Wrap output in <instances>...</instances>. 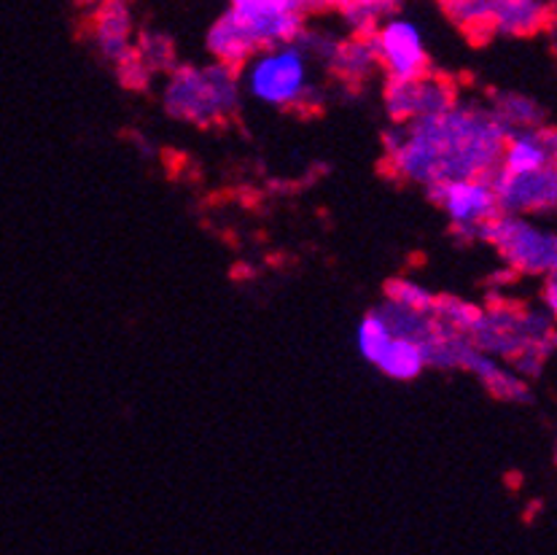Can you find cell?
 Segmentation results:
<instances>
[{"instance_id": "6da1fadb", "label": "cell", "mask_w": 557, "mask_h": 555, "mask_svg": "<svg viewBox=\"0 0 557 555\" xmlns=\"http://www.w3.org/2000/svg\"><path fill=\"white\" fill-rule=\"evenodd\" d=\"M507 135L491 106L458 100L434 116L394 122L383 135V151L396 178L425 189L450 178H491L502 162Z\"/></svg>"}, {"instance_id": "4316f807", "label": "cell", "mask_w": 557, "mask_h": 555, "mask_svg": "<svg viewBox=\"0 0 557 555\" xmlns=\"http://www.w3.org/2000/svg\"><path fill=\"white\" fill-rule=\"evenodd\" d=\"M553 350H557V330H555V334H553Z\"/></svg>"}, {"instance_id": "e0dca14e", "label": "cell", "mask_w": 557, "mask_h": 555, "mask_svg": "<svg viewBox=\"0 0 557 555\" xmlns=\"http://www.w3.org/2000/svg\"><path fill=\"white\" fill-rule=\"evenodd\" d=\"M334 73H337L343 82L348 84H363L380 71L377 49H374V41L367 36H348L339 38L337 49H334L329 65Z\"/></svg>"}, {"instance_id": "484cf974", "label": "cell", "mask_w": 557, "mask_h": 555, "mask_svg": "<svg viewBox=\"0 0 557 555\" xmlns=\"http://www.w3.org/2000/svg\"><path fill=\"white\" fill-rule=\"evenodd\" d=\"M307 9H312V5H326V0H305Z\"/></svg>"}, {"instance_id": "30bf717a", "label": "cell", "mask_w": 557, "mask_h": 555, "mask_svg": "<svg viewBox=\"0 0 557 555\" xmlns=\"http://www.w3.org/2000/svg\"><path fill=\"white\" fill-rule=\"evenodd\" d=\"M230 9L251 36L256 52L294 41L305 27V0H230Z\"/></svg>"}, {"instance_id": "5b68a950", "label": "cell", "mask_w": 557, "mask_h": 555, "mask_svg": "<svg viewBox=\"0 0 557 555\" xmlns=\"http://www.w3.org/2000/svg\"><path fill=\"white\" fill-rule=\"evenodd\" d=\"M482 243L502 257L515 275L547 278L557 270V232L520 213H498L482 230Z\"/></svg>"}, {"instance_id": "ffe728a7", "label": "cell", "mask_w": 557, "mask_h": 555, "mask_svg": "<svg viewBox=\"0 0 557 555\" xmlns=\"http://www.w3.org/2000/svg\"><path fill=\"white\" fill-rule=\"evenodd\" d=\"M385 299L399 308L414 310V313H434L436 292H431L425 283L414 281V278H391L385 283Z\"/></svg>"}, {"instance_id": "cb8c5ba5", "label": "cell", "mask_w": 557, "mask_h": 555, "mask_svg": "<svg viewBox=\"0 0 557 555\" xmlns=\"http://www.w3.org/2000/svg\"><path fill=\"white\" fill-rule=\"evenodd\" d=\"M542 305L549 316H553L555 326H557V273L544 278L542 286Z\"/></svg>"}, {"instance_id": "7c38bea8", "label": "cell", "mask_w": 557, "mask_h": 555, "mask_svg": "<svg viewBox=\"0 0 557 555\" xmlns=\"http://www.w3.org/2000/svg\"><path fill=\"white\" fill-rule=\"evenodd\" d=\"M92 44L102 62L119 67L135 54V16L124 0L100 3L92 20Z\"/></svg>"}, {"instance_id": "277c9868", "label": "cell", "mask_w": 557, "mask_h": 555, "mask_svg": "<svg viewBox=\"0 0 557 555\" xmlns=\"http://www.w3.org/2000/svg\"><path fill=\"white\" fill-rule=\"evenodd\" d=\"M159 100L170 119L195 124V127H213L240 111V76L235 67L215 60L205 65L178 62L173 71L164 73Z\"/></svg>"}, {"instance_id": "5bb4252c", "label": "cell", "mask_w": 557, "mask_h": 555, "mask_svg": "<svg viewBox=\"0 0 557 555\" xmlns=\"http://www.w3.org/2000/svg\"><path fill=\"white\" fill-rule=\"evenodd\" d=\"M463 372L474 375L476 381L485 386V391L491 396L502 402H528L531 399V383L528 378H522L509 361L498 359V356L485 354L482 348H471L469 356L463 361Z\"/></svg>"}, {"instance_id": "f546056e", "label": "cell", "mask_w": 557, "mask_h": 555, "mask_svg": "<svg viewBox=\"0 0 557 555\" xmlns=\"http://www.w3.org/2000/svg\"><path fill=\"white\" fill-rule=\"evenodd\" d=\"M555 273H557V270H555Z\"/></svg>"}, {"instance_id": "603a6c76", "label": "cell", "mask_w": 557, "mask_h": 555, "mask_svg": "<svg viewBox=\"0 0 557 555\" xmlns=\"http://www.w3.org/2000/svg\"><path fill=\"white\" fill-rule=\"evenodd\" d=\"M482 313V305L471 303V299L456 297V294H436L434 316L442 321V324L453 326V330L469 334L471 326L476 324Z\"/></svg>"}, {"instance_id": "44dd1931", "label": "cell", "mask_w": 557, "mask_h": 555, "mask_svg": "<svg viewBox=\"0 0 557 555\" xmlns=\"http://www.w3.org/2000/svg\"><path fill=\"white\" fill-rule=\"evenodd\" d=\"M339 11V20H343L345 30L350 36H367L372 38L374 30L383 25V20L388 16L391 9H385L377 0H350Z\"/></svg>"}, {"instance_id": "ba28073f", "label": "cell", "mask_w": 557, "mask_h": 555, "mask_svg": "<svg viewBox=\"0 0 557 555\" xmlns=\"http://www.w3.org/2000/svg\"><path fill=\"white\" fill-rule=\"evenodd\" d=\"M372 41L385 78H414L431 71L429 38L414 16L388 11Z\"/></svg>"}, {"instance_id": "8fae6325", "label": "cell", "mask_w": 557, "mask_h": 555, "mask_svg": "<svg viewBox=\"0 0 557 555\" xmlns=\"http://www.w3.org/2000/svg\"><path fill=\"white\" fill-rule=\"evenodd\" d=\"M491 181L496 186L498 208L504 213H520V217L557 213V165L528 170V173L496 170Z\"/></svg>"}, {"instance_id": "d4e9b609", "label": "cell", "mask_w": 557, "mask_h": 555, "mask_svg": "<svg viewBox=\"0 0 557 555\" xmlns=\"http://www.w3.org/2000/svg\"><path fill=\"white\" fill-rule=\"evenodd\" d=\"M377 3H383V5H385V9H391V11H394V9H396V5H399V3H401V0H377Z\"/></svg>"}, {"instance_id": "8992f818", "label": "cell", "mask_w": 557, "mask_h": 555, "mask_svg": "<svg viewBox=\"0 0 557 555\" xmlns=\"http://www.w3.org/2000/svg\"><path fill=\"white\" fill-rule=\"evenodd\" d=\"M356 348L367 365L391 381H414L429 370L425 348L420 340L394 332L377 308L369 310L356 326Z\"/></svg>"}, {"instance_id": "d6986e66", "label": "cell", "mask_w": 557, "mask_h": 555, "mask_svg": "<svg viewBox=\"0 0 557 555\" xmlns=\"http://www.w3.org/2000/svg\"><path fill=\"white\" fill-rule=\"evenodd\" d=\"M447 20L471 38L491 36V0H442Z\"/></svg>"}, {"instance_id": "7a4b0ae2", "label": "cell", "mask_w": 557, "mask_h": 555, "mask_svg": "<svg viewBox=\"0 0 557 555\" xmlns=\"http://www.w3.org/2000/svg\"><path fill=\"white\" fill-rule=\"evenodd\" d=\"M553 316L533 305H517L507 299H493L482 305L476 324L469 330L471 343L485 354L509 361L522 378L542 375L547 356L553 354Z\"/></svg>"}, {"instance_id": "4fadbf2b", "label": "cell", "mask_w": 557, "mask_h": 555, "mask_svg": "<svg viewBox=\"0 0 557 555\" xmlns=\"http://www.w3.org/2000/svg\"><path fill=\"white\" fill-rule=\"evenodd\" d=\"M547 165H557V127H539L515 130L507 135L502 151L498 170L504 173H528Z\"/></svg>"}, {"instance_id": "9a60e30c", "label": "cell", "mask_w": 557, "mask_h": 555, "mask_svg": "<svg viewBox=\"0 0 557 555\" xmlns=\"http://www.w3.org/2000/svg\"><path fill=\"white\" fill-rule=\"evenodd\" d=\"M549 16H553L549 0H491V27L496 36H533L547 27Z\"/></svg>"}, {"instance_id": "9c48e42d", "label": "cell", "mask_w": 557, "mask_h": 555, "mask_svg": "<svg viewBox=\"0 0 557 555\" xmlns=\"http://www.w3.org/2000/svg\"><path fill=\"white\" fill-rule=\"evenodd\" d=\"M460 100L458 87L447 82L445 76L423 73L414 78H388L383 92L385 113L391 122L407 124L420 116H434V113L447 111Z\"/></svg>"}, {"instance_id": "7402d4cb", "label": "cell", "mask_w": 557, "mask_h": 555, "mask_svg": "<svg viewBox=\"0 0 557 555\" xmlns=\"http://www.w3.org/2000/svg\"><path fill=\"white\" fill-rule=\"evenodd\" d=\"M135 52L146 62L151 73H168L178 65V54H175L173 41L164 33L144 30L135 38Z\"/></svg>"}, {"instance_id": "f1b7e54d", "label": "cell", "mask_w": 557, "mask_h": 555, "mask_svg": "<svg viewBox=\"0 0 557 555\" xmlns=\"http://www.w3.org/2000/svg\"><path fill=\"white\" fill-rule=\"evenodd\" d=\"M95 3H108V0H95Z\"/></svg>"}, {"instance_id": "3957f363", "label": "cell", "mask_w": 557, "mask_h": 555, "mask_svg": "<svg viewBox=\"0 0 557 555\" xmlns=\"http://www.w3.org/2000/svg\"><path fill=\"white\" fill-rule=\"evenodd\" d=\"M315 62L297 41L275 44L253 52L237 67L240 87L253 103L272 111H318L326 95L318 87Z\"/></svg>"}, {"instance_id": "ac0fdd59", "label": "cell", "mask_w": 557, "mask_h": 555, "mask_svg": "<svg viewBox=\"0 0 557 555\" xmlns=\"http://www.w3.org/2000/svg\"><path fill=\"white\" fill-rule=\"evenodd\" d=\"M491 111L496 113L498 122L507 127V133H515V130H528L544 124V111L542 106L533 98L522 92H498L493 95Z\"/></svg>"}, {"instance_id": "83f0119b", "label": "cell", "mask_w": 557, "mask_h": 555, "mask_svg": "<svg viewBox=\"0 0 557 555\" xmlns=\"http://www.w3.org/2000/svg\"><path fill=\"white\" fill-rule=\"evenodd\" d=\"M555 467H557V443H555Z\"/></svg>"}, {"instance_id": "2e32d148", "label": "cell", "mask_w": 557, "mask_h": 555, "mask_svg": "<svg viewBox=\"0 0 557 555\" xmlns=\"http://www.w3.org/2000/svg\"><path fill=\"white\" fill-rule=\"evenodd\" d=\"M205 49H208L210 60L224 62V65L235 67V71L256 52L251 36H248L246 27L240 25V20H237L232 9L215 16L213 25L208 27V33H205Z\"/></svg>"}, {"instance_id": "52a82bcc", "label": "cell", "mask_w": 557, "mask_h": 555, "mask_svg": "<svg viewBox=\"0 0 557 555\" xmlns=\"http://www.w3.org/2000/svg\"><path fill=\"white\" fill-rule=\"evenodd\" d=\"M425 195L445 213L456 235L466 243L480 240L485 224L502 213L496 186H493L491 178H482V175L440 181L434 186H425Z\"/></svg>"}]
</instances>
